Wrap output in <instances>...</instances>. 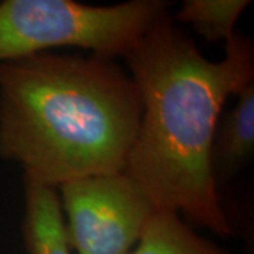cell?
<instances>
[{"label":"cell","mask_w":254,"mask_h":254,"mask_svg":"<svg viewBox=\"0 0 254 254\" xmlns=\"http://www.w3.org/2000/svg\"><path fill=\"white\" fill-rule=\"evenodd\" d=\"M236 96L237 103L218 126L215 136L212 164L216 184L249 163L254 151V83Z\"/></svg>","instance_id":"6"},{"label":"cell","mask_w":254,"mask_h":254,"mask_svg":"<svg viewBox=\"0 0 254 254\" xmlns=\"http://www.w3.org/2000/svg\"><path fill=\"white\" fill-rule=\"evenodd\" d=\"M225 47L210 61L168 16L123 57L141 99L125 173L157 208L220 237L233 227L213 174L215 136L229 96L254 83L253 43L237 34Z\"/></svg>","instance_id":"1"},{"label":"cell","mask_w":254,"mask_h":254,"mask_svg":"<svg viewBox=\"0 0 254 254\" xmlns=\"http://www.w3.org/2000/svg\"><path fill=\"white\" fill-rule=\"evenodd\" d=\"M161 0H131L91 6L73 0L0 1V63L60 47L89 50L113 60L136 46L145 33L168 17Z\"/></svg>","instance_id":"3"},{"label":"cell","mask_w":254,"mask_h":254,"mask_svg":"<svg viewBox=\"0 0 254 254\" xmlns=\"http://www.w3.org/2000/svg\"><path fill=\"white\" fill-rule=\"evenodd\" d=\"M249 4V0H187L175 18L209 43L226 44L237 36V21Z\"/></svg>","instance_id":"8"},{"label":"cell","mask_w":254,"mask_h":254,"mask_svg":"<svg viewBox=\"0 0 254 254\" xmlns=\"http://www.w3.org/2000/svg\"><path fill=\"white\" fill-rule=\"evenodd\" d=\"M141 116L113 60L46 51L0 63V157L24 178L65 182L125 171Z\"/></svg>","instance_id":"2"},{"label":"cell","mask_w":254,"mask_h":254,"mask_svg":"<svg viewBox=\"0 0 254 254\" xmlns=\"http://www.w3.org/2000/svg\"><path fill=\"white\" fill-rule=\"evenodd\" d=\"M57 190L76 254H128L158 209L125 171L73 180Z\"/></svg>","instance_id":"4"},{"label":"cell","mask_w":254,"mask_h":254,"mask_svg":"<svg viewBox=\"0 0 254 254\" xmlns=\"http://www.w3.org/2000/svg\"><path fill=\"white\" fill-rule=\"evenodd\" d=\"M128 254H230L215 242L192 230L171 210L157 209Z\"/></svg>","instance_id":"7"},{"label":"cell","mask_w":254,"mask_h":254,"mask_svg":"<svg viewBox=\"0 0 254 254\" xmlns=\"http://www.w3.org/2000/svg\"><path fill=\"white\" fill-rule=\"evenodd\" d=\"M57 190L24 178L23 239L28 254H72Z\"/></svg>","instance_id":"5"}]
</instances>
